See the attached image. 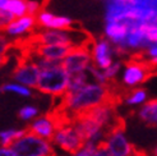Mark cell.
<instances>
[{"instance_id":"6da1fadb","label":"cell","mask_w":157,"mask_h":156,"mask_svg":"<svg viewBox=\"0 0 157 156\" xmlns=\"http://www.w3.org/2000/svg\"><path fill=\"white\" fill-rule=\"evenodd\" d=\"M120 96L115 91H113V87L109 84H102L98 82H90L84 84L82 88L67 92L61 97V104L59 110L64 113L70 120H73L75 115L84 113L90 109L98 106L105 103H119Z\"/></svg>"},{"instance_id":"7a4b0ae2","label":"cell","mask_w":157,"mask_h":156,"mask_svg":"<svg viewBox=\"0 0 157 156\" xmlns=\"http://www.w3.org/2000/svg\"><path fill=\"white\" fill-rule=\"evenodd\" d=\"M69 81L70 74L63 65V61H59L54 65L41 69L36 88L42 93H46V95H51L54 97H63L68 91Z\"/></svg>"},{"instance_id":"3957f363","label":"cell","mask_w":157,"mask_h":156,"mask_svg":"<svg viewBox=\"0 0 157 156\" xmlns=\"http://www.w3.org/2000/svg\"><path fill=\"white\" fill-rule=\"evenodd\" d=\"M36 40L40 45H68L72 46V48L92 44L88 33L79 29H70V28H64V29L46 28L42 32L37 33Z\"/></svg>"},{"instance_id":"277c9868","label":"cell","mask_w":157,"mask_h":156,"mask_svg":"<svg viewBox=\"0 0 157 156\" xmlns=\"http://www.w3.org/2000/svg\"><path fill=\"white\" fill-rule=\"evenodd\" d=\"M15 156H55L54 143L31 131H27L9 146Z\"/></svg>"},{"instance_id":"5b68a950","label":"cell","mask_w":157,"mask_h":156,"mask_svg":"<svg viewBox=\"0 0 157 156\" xmlns=\"http://www.w3.org/2000/svg\"><path fill=\"white\" fill-rule=\"evenodd\" d=\"M51 142L60 147L61 150L69 154H75L78 150H81L86 143V139L81 135V132L74 126L73 122L63 124L61 127L58 128L55 135L51 139Z\"/></svg>"},{"instance_id":"8992f818","label":"cell","mask_w":157,"mask_h":156,"mask_svg":"<svg viewBox=\"0 0 157 156\" xmlns=\"http://www.w3.org/2000/svg\"><path fill=\"white\" fill-rule=\"evenodd\" d=\"M92 64H93V60H92L90 45L72 48L68 53V55L63 59V65H64V68L70 76L88 71V68Z\"/></svg>"},{"instance_id":"52a82bcc","label":"cell","mask_w":157,"mask_h":156,"mask_svg":"<svg viewBox=\"0 0 157 156\" xmlns=\"http://www.w3.org/2000/svg\"><path fill=\"white\" fill-rule=\"evenodd\" d=\"M151 65L148 61L132 59L123 68L121 82L127 88H136L137 86L144 83L151 76Z\"/></svg>"},{"instance_id":"ba28073f","label":"cell","mask_w":157,"mask_h":156,"mask_svg":"<svg viewBox=\"0 0 157 156\" xmlns=\"http://www.w3.org/2000/svg\"><path fill=\"white\" fill-rule=\"evenodd\" d=\"M104 142L111 156H138V152L124 135V122L109 132Z\"/></svg>"},{"instance_id":"9c48e42d","label":"cell","mask_w":157,"mask_h":156,"mask_svg":"<svg viewBox=\"0 0 157 156\" xmlns=\"http://www.w3.org/2000/svg\"><path fill=\"white\" fill-rule=\"evenodd\" d=\"M91 54H92V60L93 64L100 69H106L114 63V57L116 53L115 46L113 42L106 37H101L97 40L92 41L91 45Z\"/></svg>"},{"instance_id":"30bf717a","label":"cell","mask_w":157,"mask_h":156,"mask_svg":"<svg viewBox=\"0 0 157 156\" xmlns=\"http://www.w3.org/2000/svg\"><path fill=\"white\" fill-rule=\"evenodd\" d=\"M41 68L37 65L35 60H32L29 57L27 59H23L17 65V68L13 72V80L15 82H19L22 84L27 86L31 88H36L40 78Z\"/></svg>"},{"instance_id":"8fae6325","label":"cell","mask_w":157,"mask_h":156,"mask_svg":"<svg viewBox=\"0 0 157 156\" xmlns=\"http://www.w3.org/2000/svg\"><path fill=\"white\" fill-rule=\"evenodd\" d=\"M37 26L36 15L25 14L22 17H15L4 29V33L8 37H21L26 33L32 32L33 28Z\"/></svg>"},{"instance_id":"7c38bea8","label":"cell","mask_w":157,"mask_h":156,"mask_svg":"<svg viewBox=\"0 0 157 156\" xmlns=\"http://www.w3.org/2000/svg\"><path fill=\"white\" fill-rule=\"evenodd\" d=\"M36 19H37V26L42 28H55V29L70 28L74 23V21L70 17L58 15L46 9H41L40 13L36 15Z\"/></svg>"},{"instance_id":"4fadbf2b","label":"cell","mask_w":157,"mask_h":156,"mask_svg":"<svg viewBox=\"0 0 157 156\" xmlns=\"http://www.w3.org/2000/svg\"><path fill=\"white\" fill-rule=\"evenodd\" d=\"M70 49H72V46H68V45H40L38 44L35 53H37L38 55H41L42 58H46V59L63 61V59L68 55Z\"/></svg>"},{"instance_id":"5bb4252c","label":"cell","mask_w":157,"mask_h":156,"mask_svg":"<svg viewBox=\"0 0 157 156\" xmlns=\"http://www.w3.org/2000/svg\"><path fill=\"white\" fill-rule=\"evenodd\" d=\"M0 9L13 14L14 17H22L28 13L26 0H0Z\"/></svg>"},{"instance_id":"9a60e30c","label":"cell","mask_w":157,"mask_h":156,"mask_svg":"<svg viewBox=\"0 0 157 156\" xmlns=\"http://www.w3.org/2000/svg\"><path fill=\"white\" fill-rule=\"evenodd\" d=\"M138 116L140 120H143L150 126H157V99L144 103L138 113Z\"/></svg>"},{"instance_id":"2e32d148","label":"cell","mask_w":157,"mask_h":156,"mask_svg":"<svg viewBox=\"0 0 157 156\" xmlns=\"http://www.w3.org/2000/svg\"><path fill=\"white\" fill-rule=\"evenodd\" d=\"M90 77H92L90 71H86V72H82V73L70 76L69 87H68L67 92H73V91H77V90L82 88L84 84L90 83Z\"/></svg>"},{"instance_id":"e0dca14e","label":"cell","mask_w":157,"mask_h":156,"mask_svg":"<svg viewBox=\"0 0 157 156\" xmlns=\"http://www.w3.org/2000/svg\"><path fill=\"white\" fill-rule=\"evenodd\" d=\"M28 129H21V131H15V129H8V131H3L0 132V143L2 146L9 147L15 139H18L19 137H22L23 135H26V132Z\"/></svg>"},{"instance_id":"ac0fdd59","label":"cell","mask_w":157,"mask_h":156,"mask_svg":"<svg viewBox=\"0 0 157 156\" xmlns=\"http://www.w3.org/2000/svg\"><path fill=\"white\" fill-rule=\"evenodd\" d=\"M2 91H4V92H15V93H18V95H21L23 97H29L31 95H32L31 87H27V86L22 84L19 82L5 83L2 87Z\"/></svg>"},{"instance_id":"d6986e66","label":"cell","mask_w":157,"mask_h":156,"mask_svg":"<svg viewBox=\"0 0 157 156\" xmlns=\"http://www.w3.org/2000/svg\"><path fill=\"white\" fill-rule=\"evenodd\" d=\"M125 103L128 105H140L144 104L147 100V92L143 88H134L125 95Z\"/></svg>"},{"instance_id":"ffe728a7","label":"cell","mask_w":157,"mask_h":156,"mask_svg":"<svg viewBox=\"0 0 157 156\" xmlns=\"http://www.w3.org/2000/svg\"><path fill=\"white\" fill-rule=\"evenodd\" d=\"M18 115H19V118L22 120H32V119H35L36 116L38 115V110L35 106L26 105V106H23L19 110Z\"/></svg>"},{"instance_id":"44dd1931","label":"cell","mask_w":157,"mask_h":156,"mask_svg":"<svg viewBox=\"0 0 157 156\" xmlns=\"http://www.w3.org/2000/svg\"><path fill=\"white\" fill-rule=\"evenodd\" d=\"M121 67H123L121 61H120V60H115L110 67H107L106 69H104V73H105V76H106L107 80H109V81H113L114 78L117 76V73L121 71Z\"/></svg>"},{"instance_id":"7402d4cb","label":"cell","mask_w":157,"mask_h":156,"mask_svg":"<svg viewBox=\"0 0 157 156\" xmlns=\"http://www.w3.org/2000/svg\"><path fill=\"white\" fill-rule=\"evenodd\" d=\"M146 57L148 58V64L157 67V44H152L146 49Z\"/></svg>"},{"instance_id":"603a6c76","label":"cell","mask_w":157,"mask_h":156,"mask_svg":"<svg viewBox=\"0 0 157 156\" xmlns=\"http://www.w3.org/2000/svg\"><path fill=\"white\" fill-rule=\"evenodd\" d=\"M96 147H97V145H95V143H84L82 149L78 150L75 154H73V156H93Z\"/></svg>"},{"instance_id":"cb8c5ba5","label":"cell","mask_w":157,"mask_h":156,"mask_svg":"<svg viewBox=\"0 0 157 156\" xmlns=\"http://www.w3.org/2000/svg\"><path fill=\"white\" fill-rule=\"evenodd\" d=\"M15 17L13 14L10 13H8L5 10H2L0 9V31H4L6 28V26L9 25V23L14 19Z\"/></svg>"},{"instance_id":"d4e9b609","label":"cell","mask_w":157,"mask_h":156,"mask_svg":"<svg viewBox=\"0 0 157 156\" xmlns=\"http://www.w3.org/2000/svg\"><path fill=\"white\" fill-rule=\"evenodd\" d=\"M27 2V10L28 14L32 15H37L40 13V10L42 9V4H40L38 2H35V0H26Z\"/></svg>"},{"instance_id":"484cf974","label":"cell","mask_w":157,"mask_h":156,"mask_svg":"<svg viewBox=\"0 0 157 156\" xmlns=\"http://www.w3.org/2000/svg\"><path fill=\"white\" fill-rule=\"evenodd\" d=\"M9 46L10 44H9V40H8V36L0 32V55H5Z\"/></svg>"},{"instance_id":"4316f807","label":"cell","mask_w":157,"mask_h":156,"mask_svg":"<svg viewBox=\"0 0 157 156\" xmlns=\"http://www.w3.org/2000/svg\"><path fill=\"white\" fill-rule=\"evenodd\" d=\"M93 156H111V154H110V151L107 149V146L105 145V142H101V143L97 145Z\"/></svg>"},{"instance_id":"83f0119b","label":"cell","mask_w":157,"mask_h":156,"mask_svg":"<svg viewBox=\"0 0 157 156\" xmlns=\"http://www.w3.org/2000/svg\"><path fill=\"white\" fill-rule=\"evenodd\" d=\"M0 156H15V155H14V152L12 151L10 147L2 146V147H0Z\"/></svg>"},{"instance_id":"f1b7e54d","label":"cell","mask_w":157,"mask_h":156,"mask_svg":"<svg viewBox=\"0 0 157 156\" xmlns=\"http://www.w3.org/2000/svg\"><path fill=\"white\" fill-rule=\"evenodd\" d=\"M5 61H6V55H0V68L4 65Z\"/></svg>"},{"instance_id":"f546056e","label":"cell","mask_w":157,"mask_h":156,"mask_svg":"<svg viewBox=\"0 0 157 156\" xmlns=\"http://www.w3.org/2000/svg\"><path fill=\"white\" fill-rule=\"evenodd\" d=\"M155 156H157V147H156V150H155Z\"/></svg>"},{"instance_id":"4dcf8cb0","label":"cell","mask_w":157,"mask_h":156,"mask_svg":"<svg viewBox=\"0 0 157 156\" xmlns=\"http://www.w3.org/2000/svg\"><path fill=\"white\" fill-rule=\"evenodd\" d=\"M0 91H2V88H0Z\"/></svg>"},{"instance_id":"1f68e13d","label":"cell","mask_w":157,"mask_h":156,"mask_svg":"<svg viewBox=\"0 0 157 156\" xmlns=\"http://www.w3.org/2000/svg\"><path fill=\"white\" fill-rule=\"evenodd\" d=\"M105 2H107V0H105Z\"/></svg>"}]
</instances>
